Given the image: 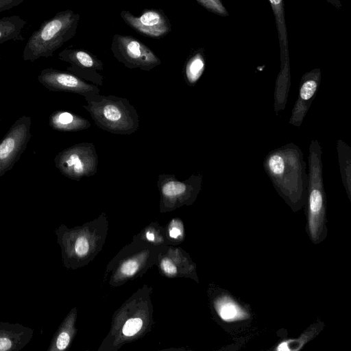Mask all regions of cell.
Here are the masks:
<instances>
[{"mask_svg": "<svg viewBox=\"0 0 351 351\" xmlns=\"http://www.w3.org/2000/svg\"><path fill=\"white\" fill-rule=\"evenodd\" d=\"M263 167L278 194L290 206L297 208L303 204L308 175L304 154L297 145L291 143L269 152Z\"/></svg>", "mask_w": 351, "mask_h": 351, "instance_id": "1", "label": "cell"}, {"mask_svg": "<svg viewBox=\"0 0 351 351\" xmlns=\"http://www.w3.org/2000/svg\"><path fill=\"white\" fill-rule=\"evenodd\" d=\"M80 16L71 10L57 12L42 22L29 37L23 51L25 61L52 57L53 53L76 34Z\"/></svg>", "mask_w": 351, "mask_h": 351, "instance_id": "2", "label": "cell"}, {"mask_svg": "<svg viewBox=\"0 0 351 351\" xmlns=\"http://www.w3.org/2000/svg\"><path fill=\"white\" fill-rule=\"evenodd\" d=\"M82 105L96 125L114 134H132L139 127V117L128 99L115 95L99 93L84 97Z\"/></svg>", "mask_w": 351, "mask_h": 351, "instance_id": "3", "label": "cell"}, {"mask_svg": "<svg viewBox=\"0 0 351 351\" xmlns=\"http://www.w3.org/2000/svg\"><path fill=\"white\" fill-rule=\"evenodd\" d=\"M322 147L312 140L308 147V182L307 188V226L311 240L319 241L326 213V194L323 180Z\"/></svg>", "mask_w": 351, "mask_h": 351, "instance_id": "4", "label": "cell"}, {"mask_svg": "<svg viewBox=\"0 0 351 351\" xmlns=\"http://www.w3.org/2000/svg\"><path fill=\"white\" fill-rule=\"evenodd\" d=\"M54 163L63 176L80 181L97 173L98 156L93 143H80L60 152L55 156Z\"/></svg>", "mask_w": 351, "mask_h": 351, "instance_id": "5", "label": "cell"}, {"mask_svg": "<svg viewBox=\"0 0 351 351\" xmlns=\"http://www.w3.org/2000/svg\"><path fill=\"white\" fill-rule=\"evenodd\" d=\"M111 51L117 61L128 69L149 71L162 63L149 47L132 36L114 34Z\"/></svg>", "mask_w": 351, "mask_h": 351, "instance_id": "6", "label": "cell"}, {"mask_svg": "<svg viewBox=\"0 0 351 351\" xmlns=\"http://www.w3.org/2000/svg\"><path fill=\"white\" fill-rule=\"evenodd\" d=\"M31 118L19 117L0 141V177L10 171L25 150L31 138Z\"/></svg>", "mask_w": 351, "mask_h": 351, "instance_id": "7", "label": "cell"}, {"mask_svg": "<svg viewBox=\"0 0 351 351\" xmlns=\"http://www.w3.org/2000/svg\"><path fill=\"white\" fill-rule=\"evenodd\" d=\"M58 59L69 64L66 69L80 78L96 86L103 85V62L88 51L65 49L58 53Z\"/></svg>", "mask_w": 351, "mask_h": 351, "instance_id": "8", "label": "cell"}, {"mask_svg": "<svg viewBox=\"0 0 351 351\" xmlns=\"http://www.w3.org/2000/svg\"><path fill=\"white\" fill-rule=\"evenodd\" d=\"M38 82L51 91L71 93L88 97L100 92L97 86L89 83L75 75L53 68L43 69L38 76Z\"/></svg>", "mask_w": 351, "mask_h": 351, "instance_id": "9", "label": "cell"}, {"mask_svg": "<svg viewBox=\"0 0 351 351\" xmlns=\"http://www.w3.org/2000/svg\"><path fill=\"white\" fill-rule=\"evenodd\" d=\"M120 16L128 25L138 34L149 38H160L171 31L170 21L161 10L146 9L138 16L122 10Z\"/></svg>", "mask_w": 351, "mask_h": 351, "instance_id": "10", "label": "cell"}, {"mask_svg": "<svg viewBox=\"0 0 351 351\" xmlns=\"http://www.w3.org/2000/svg\"><path fill=\"white\" fill-rule=\"evenodd\" d=\"M203 181L200 173H193L185 180H180L173 174L161 173L158 175L157 186L163 199H189L196 195L201 189Z\"/></svg>", "mask_w": 351, "mask_h": 351, "instance_id": "11", "label": "cell"}, {"mask_svg": "<svg viewBox=\"0 0 351 351\" xmlns=\"http://www.w3.org/2000/svg\"><path fill=\"white\" fill-rule=\"evenodd\" d=\"M321 82V71L319 68L305 73L300 82L298 98L291 111L289 123L300 127L305 118L315 97Z\"/></svg>", "mask_w": 351, "mask_h": 351, "instance_id": "12", "label": "cell"}, {"mask_svg": "<svg viewBox=\"0 0 351 351\" xmlns=\"http://www.w3.org/2000/svg\"><path fill=\"white\" fill-rule=\"evenodd\" d=\"M49 126L60 132H78L91 126L90 121L75 113L66 110H56L51 114Z\"/></svg>", "mask_w": 351, "mask_h": 351, "instance_id": "13", "label": "cell"}, {"mask_svg": "<svg viewBox=\"0 0 351 351\" xmlns=\"http://www.w3.org/2000/svg\"><path fill=\"white\" fill-rule=\"evenodd\" d=\"M291 86L289 57L280 60V69L274 89V111L278 115L285 108Z\"/></svg>", "mask_w": 351, "mask_h": 351, "instance_id": "14", "label": "cell"}, {"mask_svg": "<svg viewBox=\"0 0 351 351\" xmlns=\"http://www.w3.org/2000/svg\"><path fill=\"white\" fill-rule=\"evenodd\" d=\"M214 304L217 313L223 322H237L250 317L247 311L228 295L219 296Z\"/></svg>", "mask_w": 351, "mask_h": 351, "instance_id": "15", "label": "cell"}, {"mask_svg": "<svg viewBox=\"0 0 351 351\" xmlns=\"http://www.w3.org/2000/svg\"><path fill=\"white\" fill-rule=\"evenodd\" d=\"M27 21L18 15L0 19V44L5 42L24 40L23 32Z\"/></svg>", "mask_w": 351, "mask_h": 351, "instance_id": "16", "label": "cell"}, {"mask_svg": "<svg viewBox=\"0 0 351 351\" xmlns=\"http://www.w3.org/2000/svg\"><path fill=\"white\" fill-rule=\"evenodd\" d=\"M337 150L341 181L349 199H351V148L339 139L337 142Z\"/></svg>", "mask_w": 351, "mask_h": 351, "instance_id": "17", "label": "cell"}, {"mask_svg": "<svg viewBox=\"0 0 351 351\" xmlns=\"http://www.w3.org/2000/svg\"><path fill=\"white\" fill-rule=\"evenodd\" d=\"M274 12L280 49V59L289 57L283 0H269Z\"/></svg>", "mask_w": 351, "mask_h": 351, "instance_id": "18", "label": "cell"}, {"mask_svg": "<svg viewBox=\"0 0 351 351\" xmlns=\"http://www.w3.org/2000/svg\"><path fill=\"white\" fill-rule=\"evenodd\" d=\"M205 69V59L202 49L196 51L186 62L183 75L188 86H193L202 75Z\"/></svg>", "mask_w": 351, "mask_h": 351, "instance_id": "19", "label": "cell"}, {"mask_svg": "<svg viewBox=\"0 0 351 351\" xmlns=\"http://www.w3.org/2000/svg\"><path fill=\"white\" fill-rule=\"evenodd\" d=\"M316 329L317 328H313L306 330L297 339H291L282 341L278 344L275 350L278 351L299 350L313 337V335L316 333Z\"/></svg>", "mask_w": 351, "mask_h": 351, "instance_id": "20", "label": "cell"}, {"mask_svg": "<svg viewBox=\"0 0 351 351\" xmlns=\"http://www.w3.org/2000/svg\"><path fill=\"white\" fill-rule=\"evenodd\" d=\"M208 11L221 16H228V12L221 0H195Z\"/></svg>", "mask_w": 351, "mask_h": 351, "instance_id": "21", "label": "cell"}, {"mask_svg": "<svg viewBox=\"0 0 351 351\" xmlns=\"http://www.w3.org/2000/svg\"><path fill=\"white\" fill-rule=\"evenodd\" d=\"M143 322L140 318H132L128 319L123 328V333L125 336H132L137 333L141 326Z\"/></svg>", "mask_w": 351, "mask_h": 351, "instance_id": "22", "label": "cell"}, {"mask_svg": "<svg viewBox=\"0 0 351 351\" xmlns=\"http://www.w3.org/2000/svg\"><path fill=\"white\" fill-rule=\"evenodd\" d=\"M89 249V244L87 239L83 237H79L75 245V250L77 255H85Z\"/></svg>", "mask_w": 351, "mask_h": 351, "instance_id": "23", "label": "cell"}, {"mask_svg": "<svg viewBox=\"0 0 351 351\" xmlns=\"http://www.w3.org/2000/svg\"><path fill=\"white\" fill-rule=\"evenodd\" d=\"M138 268V264L133 260H130L125 262L122 265L121 267V271L123 274L126 276H131L133 275L136 271Z\"/></svg>", "mask_w": 351, "mask_h": 351, "instance_id": "24", "label": "cell"}, {"mask_svg": "<svg viewBox=\"0 0 351 351\" xmlns=\"http://www.w3.org/2000/svg\"><path fill=\"white\" fill-rule=\"evenodd\" d=\"M23 1L24 0H0V12L15 8Z\"/></svg>", "mask_w": 351, "mask_h": 351, "instance_id": "25", "label": "cell"}, {"mask_svg": "<svg viewBox=\"0 0 351 351\" xmlns=\"http://www.w3.org/2000/svg\"><path fill=\"white\" fill-rule=\"evenodd\" d=\"M70 341V337L68 333L66 332H62L58 336L57 341H56V346L57 348L62 350L66 348Z\"/></svg>", "mask_w": 351, "mask_h": 351, "instance_id": "26", "label": "cell"}, {"mask_svg": "<svg viewBox=\"0 0 351 351\" xmlns=\"http://www.w3.org/2000/svg\"><path fill=\"white\" fill-rule=\"evenodd\" d=\"M161 265L164 271L169 274H174L177 271L176 266L169 259H164Z\"/></svg>", "mask_w": 351, "mask_h": 351, "instance_id": "27", "label": "cell"}, {"mask_svg": "<svg viewBox=\"0 0 351 351\" xmlns=\"http://www.w3.org/2000/svg\"><path fill=\"white\" fill-rule=\"evenodd\" d=\"M12 346V342L7 338H0V351L9 350Z\"/></svg>", "mask_w": 351, "mask_h": 351, "instance_id": "28", "label": "cell"}, {"mask_svg": "<svg viewBox=\"0 0 351 351\" xmlns=\"http://www.w3.org/2000/svg\"><path fill=\"white\" fill-rule=\"evenodd\" d=\"M180 234V231L177 228H173L169 231V235L172 238H177Z\"/></svg>", "mask_w": 351, "mask_h": 351, "instance_id": "29", "label": "cell"}, {"mask_svg": "<svg viewBox=\"0 0 351 351\" xmlns=\"http://www.w3.org/2000/svg\"><path fill=\"white\" fill-rule=\"evenodd\" d=\"M331 5L335 6L337 9H341V0H326Z\"/></svg>", "mask_w": 351, "mask_h": 351, "instance_id": "30", "label": "cell"}, {"mask_svg": "<svg viewBox=\"0 0 351 351\" xmlns=\"http://www.w3.org/2000/svg\"><path fill=\"white\" fill-rule=\"evenodd\" d=\"M146 237L147 238V239L150 240V241H154V236L152 233H151L150 232H147V234H146Z\"/></svg>", "mask_w": 351, "mask_h": 351, "instance_id": "31", "label": "cell"}, {"mask_svg": "<svg viewBox=\"0 0 351 351\" xmlns=\"http://www.w3.org/2000/svg\"><path fill=\"white\" fill-rule=\"evenodd\" d=\"M1 117H0V122H1Z\"/></svg>", "mask_w": 351, "mask_h": 351, "instance_id": "32", "label": "cell"}]
</instances>
